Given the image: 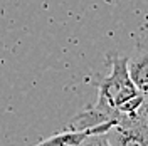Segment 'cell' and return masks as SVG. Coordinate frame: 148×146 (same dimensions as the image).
Listing matches in <instances>:
<instances>
[{"instance_id":"obj_6","label":"cell","mask_w":148,"mask_h":146,"mask_svg":"<svg viewBox=\"0 0 148 146\" xmlns=\"http://www.w3.org/2000/svg\"><path fill=\"white\" fill-rule=\"evenodd\" d=\"M141 113H143V116H145V119H147V123H148V102H145V106H143Z\"/></svg>"},{"instance_id":"obj_3","label":"cell","mask_w":148,"mask_h":146,"mask_svg":"<svg viewBox=\"0 0 148 146\" xmlns=\"http://www.w3.org/2000/svg\"><path fill=\"white\" fill-rule=\"evenodd\" d=\"M128 72L136 89L148 102V46H141L128 59Z\"/></svg>"},{"instance_id":"obj_4","label":"cell","mask_w":148,"mask_h":146,"mask_svg":"<svg viewBox=\"0 0 148 146\" xmlns=\"http://www.w3.org/2000/svg\"><path fill=\"white\" fill-rule=\"evenodd\" d=\"M108 128H110L108 123H99V124H94V126H89V128H84V129L67 128L62 133L49 138V139H44V141H40V143H37L34 146H77L88 134H92V133H106Z\"/></svg>"},{"instance_id":"obj_2","label":"cell","mask_w":148,"mask_h":146,"mask_svg":"<svg viewBox=\"0 0 148 146\" xmlns=\"http://www.w3.org/2000/svg\"><path fill=\"white\" fill-rule=\"evenodd\" d=\"M106 136L111 146H148V123L141 114L135 119L114 123Z\"/></svg>"},{"instance_id":"obj_1","label":"cell","mask_w":148,"mask_h":146,"mask_svg":"<svg viewBox=\"0 0 148 146\" xmlns=\"http://www.w3.org/2000/svg\"><path fill=\"white\" fill-rule=\"evenodd\" d=\"M145 98L133 84L128 72V59L116 55L111 59V71L98 84V99L96 104L88 111L81 113L71 123L69 128L84 129L113 121L121 123L141 116Z\"/></svg>"},{"instance_id":"obj_5","label":"cell","mask_w":148,"mask_h":146,"mask_svg":"<svg viewBox=\"0 0 148 146\" xmlns=\"http://www.w3.org/2000/svg\"><path fill=\"white\" fill-rule=\"evenodd\" d=\"M77 146H111L106 133H92L88 134Z\"/></svg>"}]
</instances>
